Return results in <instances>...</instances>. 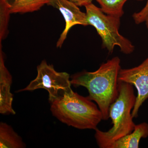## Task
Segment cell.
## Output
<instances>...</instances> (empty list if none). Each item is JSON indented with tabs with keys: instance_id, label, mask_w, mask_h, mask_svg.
<instances>
[{
	"instance_id": "cell-1",
	"label": "cell",
	"mask_w": 148,
	"mask_h": 148,
	"mask_svg": "<svg viewBox=\"0 0 148 148\" xmlns=\"http://www.w3.org/2000/svg\"><path fill=\"white\" fill-rule=\"evenodd\" d=\"M121 69L120 59L115 56L101 64L95 71H83L71 77L73 86H83L88 90V97L97 104L103 120H108L110 106L119 94L118 77Z\"/></svg>"
},
{
	"instance_id": "cell-2",
	"label": "cell",
	"mask_w": 148,
	"mask_h": 148,
	"mask_svg": "<svg viewBox=\"0 0 148 148\" xmlns=\"http://www.w3.org/2000/svg\"><path fill=\"white\" fill-rule=\"evenodd\" d=\"M51 111L58 120L79 130H95L103 120L97 104L73 90L51 103Z\"/></svg>"
},
{
	"instance_id": "cell-3",
	"label": "cell",
	"mask_w": 148,
	"mask_h": 148,
	"mask_svg": "<svg viewBox=\"0 0 148 148\" xmlns=\"http://www.w3.org/2000/svg\"><path fill=\"white\" fill-rule=\"evenodd\" d=\"M119 94L109 109V118L112 126L107 131L97 128L94 135L97 145L100 148H108L115 141L131 133L135 124L132 112L136 102V96L133 86L127 83L119 82Z\"/></svg>"
},
{
	"instance_id": "cell-4",
	"label": "cell",
	"mask_w": 148,
	"mask_h": 148,
	"mask_svg": "<svg viewBox=\"0 0 148 148\" xmlns=\"http://www.w3.org/2000/svg\"><path fill=\"white\" fill-rule=\"evenodd\" d=\"M85 7L88 24L96 29L102 39L103 48L106 49L110 54L116 46L124 54H130L134 51L135 46L132 42L119 32L120 18L106 14L92 3Z\"/></svg>"
},
{
	"instance_id": "cell-5",
	"label": "cell",
	"mask_w": 148,
	"mask_h": 148,
	"mask_svg": "<svg viewBox=\"0 0 148 148\" xmlns=\"http://www.w3.org/2000/svg\"><path fill=\"white\" fill-rule=\"evenodd\" d=\"M37 75L25 88L17 92L33 91L43 88L49 93L50 103L62 97L72 90L70 75L65 72L56 71L53 65L43 60L37 68Z\"/></svg>"
},
{
	"instance_id": "cell-6",
	"label": "cell",
	"mask_w": 148,
	"mask_h": 148,
	"mask_svg": "<svg viewBox=\"0 0 148 148\" xmlns=\"http://www.w3.org/2000/svg\"><path fill=\"white\" fill-rule=\"evenodd\" d=\"M118 80L132 84L137 89L138 95L132 112V117L136 118L140 108L148 99V57L139 66L121 69Z\"/></svg>"
},
{
	"instance_id": "cell-7",
	"label": "cell",
	"mask_w": 148,
	"mask_h": 148,
	"mask_svg": "<svg viewBox=\"0 0 148 148\" xmlns=\"http://www.w3.org/2000/svg\"><path fill=\"white\" fill-rule=\"evenodd\" d=\"M47 5L58 9L64 16L66 21V27L56 43L57 47H61L69 30L73 26L88 25L86 13L82 12L77 5L68 0H50Z\"/></svg>"
},
{
	"instance_id": "cell-8",
	"label": "cell",
	"mask_w": 148,
	"mask_h": 148,
	"mask_svg": "<svg viewBox=\"0 0 148 148\" xmlns=\"http://www.w3.org/2000/svg\"><path fill=\"white\" fill-rule=\"evenodd\" d=\"M12 77L5 64L4 58L0 43V113L2 114H16L12 108L13 95L10 92Z\"/></svg>"
},
{
	"instance_id": "cell-9",
	"label": "cell",
	"mask_w": 148,
	"mask_h": 148,
	"mask_svg": "<svg viewBox=\"0 0 148 148\" xmlns=\"http://www.w3.org/2000/svg\"><path fill=\"white\" fill-rule=\"evenodd\" d=\"M148 137V123H142L135 125L131 133L115 141L108 148H138L142 138Z\"/></svg>"
},
{
	"instance_id": "cell-10",
	"label": "cell",
	"mask_w": 148,
	"mask_h": 148,
	"mask_svg": "<svg viewBox=\"0 0 148 148\" xmlns=\"http://www.w3.org/2000/svg\"><path fill=\"white\" fill-rule=\"evenodd\" d=\"M25 143L12 127L5 123H0V148H24Z\"/></svg>"
},
{
	"instance_id": "cell-11",
	"label": "cell",
	"mask_w": 148,
	"mask_h": 148,
	"mask_svg": "<svg viewBox=\"0 0 148 148\" xmlns=\"http://www.w3.org/2000/svg\"><path fill=\"white\" fill-rule=\"evenodd\" d=\"M11 13H26L39 10L50 0H7Z\"/></svg>"
},
{
	"instance_id": "cell-12",
	"label": "cell",
	"mask_w": 148,
	"mask_h": 148,
	"mask_svg": "<svg viewBox=\"0 0 148 148\" xmlns=\"http://www.w3.org/2000/svg\"><path fill=\"white\" fill-rule=\"evenodd\" d=\"M104 13L121 18L124 14L123 6L128 0H95ZM143 1L144 0H135Z\"/></svg>"
},
{
	"instance_id": "cell-13",
	"label": "cell",
	"mask_w": 148,
	"mask_h": 148,
	"mask_svg": "<svg viewBox=\"0 0 148 148\" xmlns=\"http://www.w3.org/2000/svg\"><path fill=\"white\" fill-rule=\"evenodd\" d=\"M11 14L10 6L7 0H0V43L8 35Z\"/></svg>"
},
{
	"instance_id": "cell-14",
	"label": "cell",
	"mask_w": 148,
	"mask_h": 148,
	"mask_svg": "<svg viewBox=\"0 0 148 148\" xmlns=\"http://www.w3.org/2000/svg\"><path fill=\"white\" fill-rule=\"evenodd\" d=\"M148 16V0L145 6L143 9L138 12H135L132 15L135 24H140L145 21Z\"/></svg>"
},
{
	"instance_id": "cell-15",
	"label": "cell",
	"mask_w": 148,
	"mask_h": 148,
	"mask_svg": "<svg viewBox=\"0 0 148 148\" xmlns=\"http://www.w3.org/2000/svg\"><path fill=\"white\" fill-rule=\"evenodd\" d=\"M78 6H85L92 3L94 0H68Z\"/></svg>"
},
{
	"instance_id": "cell-16",
	"label": "cell",
	"mask_w": 148,
	"mask_h": 148,
	"mask_svg": "<svg viewBox=\"0 0 148 148\" xmlns=\"http://www.w3.org/2000/svg\"><path fill=\"white\" fill-rule=\"evenodd\" d=\"M145 22H146V27H147V29L148 30V16Z\"/></svg>"
}]
</instances>
